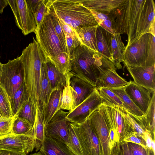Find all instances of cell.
I'll return each mask as SVG.
<instances>
[{
    "label": "cell",
    "instance_id": "obj_1",
    "mask_svg": "<svg viewBox=\"0 0 155 155\" xmlns=\"http://www.w3.org/2000/svg\"><path fill=\"white\" fill-rule=\"evenodd\" d=\"M155 13L153 0H126L109 13L114 20L116 33L127 34V47L145 34L155 35Z\"/></svg>",
    "mask_w": 155,
    "mask_h": 155
},
{
    "label": "cell",
    "instance_id": "obj_31",
    "mask_svg": "<svg viewBox=\"0 0 155 155\" xmlns=\"http://www.w3.org/2000/svg\"><path fill=\"white\" fill-rule=\"evenodd\" d=\"M37 110V108L30 97L16 116L26 120L33 126L35 120Z\"/></svg>",
    "mask_w": 155,
    "mask_h": 155
},
{
    "label": "cell",
    "instance_id": "obj_58",
    "mask_svg": "<svg viewBox=\"0 0 155 155\" xmlns=\"http://www.w3.org/2000/svg\"><path fill=\"white\" fill-rule=\"evenodd\" d=\"M2 64L0 62V79L2 70Z\"/></svg>",
    "mask_w": 155,
    "mask_h": 155
},
{
    "label": "cell",
    "instance_id": "obj_59",
    "mask_svg": "<svg viewBox=\"0 0 155 155\" xmlns=\"http://www.w3.org/2000/svg\"><path fill=\"white\" fill-rule=\"evenodd\" d=\"M3 117L1 112L0 111V118Z\"/></svg>",
    "mask_w": 155,
    "mask_h": 155
},
{
    "label": "cell",
    "instance_id": "obj_52",
    "mask_svg": "<svg viewBox=\"0 0 155 155\" xmlns=\"http://www.w3.org/2000/svg\"><path fill=\"white\" fill-rule=\"evenodd\" d=\"M0 155H27L24 152L0 150Z\"/></svg>",
    "mask_w": 155,
    "mask_h": 155
},
{
    "label": "cell",
    "instance_id": "obj_48",
    "mask_svg": "<svg viewBox=\"0 0 155 155\" xmlns=\"http://www.w3.org/2000/svg\"><path fill=\"white\" fill-rule=\"evenodd\" d=\"M142 138L145 141L147 149L151 150V142L152 137L150 132L147 129H146Z\"/></svg>",
    "mask_w": 155,
    "mask_h": 155
},
{
    "label": "cell",
    "instance_id": "obj_29",
    "mask_svg": "<svg viewBox=\"0 0 155 155\" xmlns=\"http://www.w3.org/2000/svg\"><path fill=\"white\" fill-rule=\"evenodd\" d=\"M34 128L35 148L36 152L40 150L45 136V128L43 117L38 108L33 125Z\"/></svg>",
    "mask_w": 155,
    "mask_h": 155
},
{
    "label": "cell",
    "instance_id": "obj_18",
    "mask_svg": "<svg viewBox=\"0 0 155 155\" xmlns=\"http://www.w3.org/2000/svg\"><path fill=\"white\" fill-rule=\"evenodd\" d=\"M126 0H79L84 7L90 10L109 13L120 7Z\"/></svg>",
    "mask_w": 155,
    "mask_h": 155
},
{
    "label": "cell",
    "instance_id": "obj_12",
    "mask_svg": "<svg viewBox=\"0 0 155 155\" xmlns=\"http://www.w3.org/2000/svg\"><path fill=\"white\" fill-rule=\"evenodd\" d=\"M35 148L34 128L30 134H13L0 137V150L24 152L28 154Z\"/></svg>",
    "mask_w": 155,
    "mask_h": 155
},
{
    "label": "cell",
    "instance_id": "obj_24",
    "mask_svg": "<svg viewBox=\"0 0 155 155\" xmlns=\"http://www.w3.org/2000/svg\"><path fill=\"white\" fill-rule=\"evenodd\" d=\"M30 98L25 82L9 99L13 117L15 116Z\"/></svg>",
    "mask_w": 155,
    "mask_h": 155
},
{
    "label": "cell",
    "instance_id": "obj_20",
    "mask_svg": "<svg viewBox=\"0 0 155 155\" xmlns=\"http://www.w3.org/2000/svg\"><path fill=\"white\" fill-rule=\"evenodd\" d=\"M116 70L110 69L107 71L96 84V88L114 89L123 87L127 85L129 82L120 76Z\"/></svg>",
    "mask_w": 155,
    "mask_h": 155
},
{
    "label": "cell",
    "instance_id": "obj_50",
    "mask_svg": "<svg viewBox=\"0 0 155 155\" xmlns=\"http://www.w3.org/2000/svg\"><path fill=\"white\" fill-rule=\"evenodd\" d=\"M59 19L64 34H68L77 37L76 33L69 26L66 24L62 20Z\"/></svg>",
    "mask_w": 155,
    "mask_h": 155
},
{
    "label": "cell",
    "instance_id": "obj_43",
    "mask_svg": "<svg viewBox=\"0 0 155 155\" xmlns=\"http://www.w3.org/2000/svg\"><path fill=\"white\" fill-rule=\"evenodd\" d=\"M155 36L149 33V50L148 57L145 65L155 64Z\"/></svg>",
    "mask_w": 155,
    "mask_h": 155
},
{
    "label": "cell",
    "instance_id": "obj_28",
    "mask_svg": "<svg viewBox=\"0 0 155 155\" xmlns=\"http://www.w3.org/2000/svg\"><path fill=\"white\" fill-rule=\"evenodd\" d=\"M109 89L120 98L123 103L124 109L127 112L137 116H141L145 115L135 104L127 94L124 87Z\"/></svg>",
    "mask_w": 155,
    "mask_h": 155
},
{
    "label": "cell",
    "instance_id": "obj_45",
    "mask_svg": "<svg viewBox=\"0 0 155 155\" xmlns=\"http://www.w3.org/2000/svg\"><path fill=\"white\" fill-rule=\"evenodd\" d=\"M109 14L110 18L103 21L99 25L111 34L114 35L117 33L114 21L111 15Z\"/></svg>",
    "mask_w": 155,
    "mask_h": 155
},
{
    "label": "cell",
    "instance_id": "obj_51",
    "mask_svg": "<svg viewBox=\"0 0 155 155\" xmlns=\"http://www.w3.org/2000/svg\"><path fill=\"white\" fill-rule=\"evenodd\" d=\"M120 144L123 155H133L128 145L127 142L122 141L120 143Z\"/></svg>",
    "mask_w": 155,
    "mask_h": 155
},
{
    "label": "cell",
    "instance_id": "obj_13",
    "mask_svg": "<svg viewBox=\"0 0 155 155\" xmlns=\"http://www.w3.org/2000/svg\"><path fill=\"white\" fill-rule=\"evenodd\" d=\"M103 103L96 88L84 101L69 112L66 117L70 122L79 124L86 120Z\"/></svg>",
    "mask_w": 155,
    "mask_h": 155
},
{
    "label": "cell",
    "instance_id": "obj_42",
    "mask_svg": "<svg viewBox=\"0 0 155 155\" xmlns=\"http://www.w3.org/2000/svg\"><path fill=\"white\" fill-rule=\"evenodd\" d=\"M122 141L137 144L142 146L145 149H147L144 140L142 137H139L136 133L133 131L127 133L121 142Z\"/></svg>",
    "mask_w": 155,
    "mask_h": 155
},
{
    "label": "cell",
    "instance_id": "obj_8",
    "mask_svg": "<svg viewBox=\"0 0 155 155\" xmlns=\"http://www.w3.org/2000/svg\"><path fill=\"white\" fill-rule=\"evenodd\" d=\"M105 119L109 130L117 132L120 143L125 135L133 131L125 117L124 109L110 105L103 102L99 107Z\"/></svg>",
    "mask_w": 155,
    "mask_h": 155
},
{
    "label": "cell",
    "instance_id": "obj_10",
    "mask_svg": "<svg viewBox=\"0 0 155 155\" xmlns=\"http://www.w3.org/2000/svg\"><path fill=\"white\" fill-rule=\"evenodd\" d=\"M149 50V33L142 35L137 40L126 47L124 55V64L144 66L147 60Z\"/></svg>",
    "mask_w": 155,
    "mask_h": 155
},
{
    "label": "cell",
    "instance_id": "obj_6",
    "mask_svg": "<svg viewBox=\"0 0 155 155\" xmlns=\"http://www.w3.org/2000/svg\"><path fill=\"white\" fill-rule=\"evenodd\" d=\"M25 71L21 56L2 64L0 86L11 98L25 81Z\"/></svg>",
    "mask_w": 155,
    "mask_h": 155
},
{
    "label": "cell",
    "instance_id": "obj_3",
    "mask_svg": "<svg viewBox=\"0 0 155 155\" xmlns=\"http://www.w3.org/2000/svg\"><path fill=\"white\" fill-rule=\"evenodd\" d=\"M21 56L24 68V82L31 99L38 108L41 70L47 57L34 37L33 41L23 50Z\"/></svg>",
    "mask_w": 155,
    "mask_h": 155
},
{
    "label": "cell",
    "instance_id": "obj_7",
    "mask_svg": "<svg viewBox=\"0 0 155 155\" xmlns=\"http://www.w3.org/2000/svg\"><path fill=\"white\" fill-rule=\"evenodd\" d=\"M70 123L80 142L83 155H103L100 141L88 118L80 124Z\"/></svg>",
    "mask_w": 155,
    "mask_h": 155
},
{
    "label": "cell",
    "instance_id": "obj_44",
    "mask_svg": "<svg viewBox=\"0 0 155 155\" xmlns=\"http://www.w3.org/2000/svg\"><path fill=\"white\" fill-rule=\"evenodd\" d=\"M66 41L67 53L70 54L74 49L81 45L77 36L68 34H64Z\"/></svg>",
    "mask_w": 155,
    "mask_h": 155
},
{
    "label": "cell",
    "instance_id": "obj_56",
    "mask_svg": "<svg viewBox=\"0 0 155 155\" xmlns=\"http://www.w3.org/2000/svg\"><path fill=\"white\" fill-rule=\"evenodd\" d=\"M30 155H46L44 153H42L40 151L38 152L33 153L30 154Z\"/></svg>",
    "mask_w": 155,
    "mask_h": 155
},
{
    "label": "cell",
    "instance_id": "obj_38",
    "mask_svg": "<svg viewBox=\"0 0 155 155\" xmlns=\"http://www.w3.org/2000/svg\"><path fill=\"white\" fill-rule=\"evenodd\" d=\"M0 111L3 117H13L9 98L4 90L0 86Z\"/></svg>",
    "mask_w": 155,
    "mask_h": 155
},
{
    "label": "cell",
    "instance_id": "obj_19",
    "mask_svg": "<svg viewBox=\"0 0 155 155\" xmlns=\"http://www.w3.org/2000/svg\"><path fill=\"white\" fill-rule=\"evenodd\" d=\"M40 151L46 155H75L66 145L46 136Z\"/></svg>",
    "mask_w": 155,
    "mask_h": 155
},
{
    "label": "cell",
    "instance_id": "obj_54",
    "mask_svg": "<svg viewBox=\"0 0 155 155\" xmlns=\"http://www.w3.org/2000/svg\"><path fill=\"white\" fill-rule=\"evenodd\" d=\"M8 5L7 0H0V13H3L4 8Z\"/></svg>",
    "mask_w": 155,
    "mask_h": 155
},
{
    "label": "cell",
    "instance_id": "obj_2",
    "mask_svg": "<svg viewBox=\"0 0 155 155\" xmlns=\"http://www.w3.org/2000/svg\"><path fill=\"white\" fill-rule=\"evenodd\" d=\"M70 55L69 72L95 86L107 71L116 69L111 61L99 52H96L83 45L75 48Z\"/></svg>",
    "mask_w": 155,
    "mask_h": 155
},
{
    "label": "cell",
    "instance_id": "obj_37",
    "mask_svg": "<svg viewBox=\"0 0 155 155\" xmlns=\"http://www.w3.org/2000/svg\"><path fill=\"white\" fill-rule=\"evenodd\" d=\"M155 92L153 94L151 101L145 114L147 129L150 132L152 138H155Z\"/></svg>",
    "mask_w": 155,
    "mask_h": 155
},
{
    "label": "cell",
    "instance_id": "obj_36",
    "mask_svg": "<svg viewBox=\"0 0 155 155\" xmlns=\"http://www.w3.org/2000/svg\"><path fill=\"white\" fill-rule=\"evenodd\" d=\"M50 60L62 74L65 75L70 71V55L67 53L63 52Z\"/></svg>",
    "mask_w": 155,
    "mask_h": 155
},
{
    "label": "cell",
    "instance_id": "obj_21",
    "mask_svg": "<svg viewBox=\"0 0 155 155\" xmlns=\"http://www.w3.org/2000/svg\"><path fill=\"white\" fill-rule=\"evenodd\" d=\"M112 35L100 26H97L96 38L98 52L113 63L111 45Z\"/></svg>",
    "mask_w": 155,
    "mask_h": 155
},
{
    "label": "cell",
    "instance_id": "obj_41",
    "mask_svg": "<svg viewBox=\"0 0 155 155\" xmlns=\"http://www.w3.org/2000/svg\"><path fill=\"white\" fill-rule=\"evenodd\" d=\"M15 117L0 118V137L13 134L12 129Z\"/></svg>",
    "mask_w": 155,
    "mask_h": 155
},
{
    "label": "cell",
    "instance_id": "obj_9",
    "mask_svg": "<svg viewBox=\"0 0 155 155\" xmlns=\"http://www.w3.org/2000/svg\"><path fill=\"white\" fill-rule=\"evenodd\" d=\"M14 14L16 25L26 35L37 28L35 15L26 0H7Z\"/></svg>",
    "mask_w": 155,
    "mask_h": 155
},
{
    "label": "cell",
    "instance_id": "obj_16",
    "mask_svg": "<svg viewBox=\"0 0 155 155\" xmlns=\"http://www.w3.org/2000/svg\"><path fill=\"white\" fill-rule=\"evenodd\" d=\"M67 73L72 95L73 110L86 99L94 91L96 87L74 76L70 72Z\"/></svg>",
    "mask_w": 155,
    "mask_h": 155
},
{
    "label": "cell",
    "instance_id": "obj_39",
    "mask_svg": "<svg viewBox=\"0 0 155 155\" xmlns=\"http://www.w3.org/2000/svg\"><path fill=\"white\" fill-rule=\"evenodd\" d=\"M69 131V147L75 155H83L80 142L70 123Z\"/></svg>",
    "mask_w": 155,
    "mask_h": 155
},
{
    "label": "cell",
    "instance_id": "obj_55",
    "mask_svg": "<svg viewBox=\"0 0 155 155\" xmlns=\"http://www.w3.org/2000/svg\"><path fill=\"white\" fill-rule=\"evenodd\" d=\"M151 150L153 151L154 154L155 155V138H152L151 142Z\"/></svg>",
    "mask_w": 155,
    "mask_h": 155
},
{
    "label": "cell",
    "instance_id": "obj_47",
    "mask_svg": "<svg viewBox=\"0 0 155 155\" xmlns=\"http://www.w3.org/2000/svg\"><path fill=\"white\" fill-rule=\"evenodd\" d=\"M98 25L110 17L109 13H104L94 10H90Z\"/></svg>",
    "mask_w": 155,
    "mask_h": 155
},
{
    "label": "cell",
    "instance_id": "obj_14",
    "mask_svg": "<svg viewBox=\"0 0 155 155\" xmlns=\"http://www.w3.org/2000/svg\"><path fill=\"white\" fill-rule=\"evenodd\" d=\"M88 119L99 140L103 155H110L111 150L109 147V130L99 107L90 115Z\"/></svg>",
    "mask_w": 155,
    "mask_h": 155
},
{
    "label": "cell",
    "instance_id": "obj_22",
    "mask_svg": "<svg viewBox=\"0 0 155 155\" xmlns=\"http://www.w3.org/2000/svg\"><path fill=\"white\" fill-rule=\"evenodd\" d=\"M46 62L44 64L41 70L38 108L42 117L52 91L47 74L45 67Z\"/></svg>",
    "mask_w": 155,
    "mask_h": 155
},
{
    "label": "cell",
    "instance_id": "obj_27",
    "mask_svg": "<svg viewBox=\"0 0 155 155\" xmlns=\"http://www.w3.org/2000/svg\"><path fill=\"white\" fill-rule=\"evenodd\" d=\"M63 90L57 89L52 91L51 92L43 116L45 126L58 111L60 97Z\"/></svg>",
    "mask_w": 155,
    "mask_h": 155
},
{
    "label": "cell",
    "instance_id": "obj_35",
    "mask_svg": "<svg viewBox=\"0 0 155 155\" xmlns=\"http://www.w3.org/2000/svg\"><path fill=\"white\" fill-rule=\"evenodd\" d=\"M12 129L13 134L24 135L30 133L33 130V126L26 120L15 116Z\"/></svg>",
    "mask_w": 155,
    "mask_h": 155
},
{
    "label": "cell",
    "instance_id": "obj_40",
    "mask_svg": "<svg viewBox=\"0 0 155 155\" xmlns=\"http://www.w3.org/2000/svg\"><path fill=\"white\" fill-rule=\"evenodd\" d=\"M52 0H42L35 15L37 27L39 25L45 15L48 12L49 6L52 3Z\"/></svg>",
    "mask_w": 155,
    "mask_h": 155
},
{
    "label": "cell",
    "instance_id": "obj_11",
    "mask_svg": "<svg viewBox=\"0 0 155 155\" xmlns=\"http://www.w3.org/2000/svg\"><path fill=\"white\" fill-rule=\"evenodd\" d=\"M69 112L62 110H59L45 126V136L64 143L69 147L70 122L66 118Z\"/></svg>",
    "mask_w": 155,
    "mask_h": 155
},
{
    "label": "cell",
    "instance_id": "obj_25",
    "mask_svg": "<svg viewBox=\"0 0 155 155\" xmlns=\"http://www.w3.org/2000/svg\"><path fill=\"white\" fill-rule=\"evenodd\" d=\"M97 26L81 28L76 33L81 45H83L97 52H98L96 42V32Z\"/></svg>",
    "mask_w": 155,
    "mask_h": 155
},
{
    "label": "cell",
    "instance_id": "obj_34",
    "mask_svg": "<svg viewBox=\"0 0 155 155\" xmlns=\"http://www.w3.org/2000/svg\"><path fill=\"white\" fill-rule=\"evenodd\" d=\"M65 75L67 81L66 85L63 88L61 94L58 110H62L71 111L72 110L73 97L67 73Z\"/></svg>",
    "mask_w": 155,
    "mask_h": 155
},
{
    "label": "cell",
    "instance_id": "obj_33",
    "mask_svg": "<svg viewBox=\"0 0 155 155\" xmlns=\"http://www.w3.org/2000/svg\"><path fill=\"white\" fill-rule=\"evenodd\" d=\"M52 3L49 7V13L54 30L59 40L63 50L64 52L67 53L65 36L61 25L59 18L55 12Z\"/></svg>",
    "mask_w": 155,
    "mask_h": 155
},
{
    "label": "cell",
    "instance_id": "obj_53",
    "mask_svg": "<svg viewBox=\"0 0 155 155\" xmlns=\"http://www.w3.org/2000/svg\"><path fill=\"white\" fill-rule=\"evenodd\" d=\"M110 155H123L120 143H118L112 149Z\"/></svg>",
    "mask_w": 155,
    "mask_h": 155
},
{
    "label": "cell",
    "instance_id": "obj_46",
    "mask_svg": "<svg viewBox=\"0 0 155 155\" xmlns=\"http://www.w3.org/2000/svg\"><path fill=\"white\" fill-rule=\"evenodd\" d=\"M127 144L133 155H147V150L142 146L130 142H128Z\"/></svg>",
    "mask_w": 155,
    "mask_h": 155
},
{
    "label": "cell",
    "instance_id": "obj_26",
    "mask_svg": "<svg viewBox=\"0 0 155 155\" xmlns=\"http://www.w3.org/2000/svg\"><path fill=\"white\" fill-rule=\"evenodd\" d=\"M111 45L113 63L116 69H121L122 67L120 63L124 61L125 46L122 40L120 34H116L112 35Z\"/></svg>",
    "mask_w": 155,
    "mask_h": 155
},
{
    "label": "cell",
    "instance_id": "obj_30",
    "mask_svg": "<svg viewBox=\"0 0 155 155\" xmlns=\"http://www.w3.org/2000/svg\"><path fill=\"white\" fill-rule=\"evenodd\" d=\"M125 117L132 131L142 137L145 130L147 129L145 114L141 116H137L130 114L125 110Z\"/></svg>",
    "mask_w": 155,
    "mask_h": 155
},
{
    "label": "cell",
    "instance_id": "obj_15",
    "mask_svg": "<svg viewBox=\"0 0 155 155\" xmlns=\"http://www.w3.org/2000/svg\"><path fill=\"white\" fill-rule=\"evenodd\" d=\"M124 87L125 90L135 104L145 114L150 104L153 91L130 80Z\"/></svg>",
    "mask_w": 155,
    "mask_h": 155
},
{
    "label": "cell",
    "instance_id": "obj_32",
    "mask_svg": "<svg viewBox=\"0 0 155 155\" xmlns=\"http://www.w3.org/2000/svg\"><path fill=\"white\" fill-rule=\"evenodd\" d=\"M96 88L103 102L108 105L117 106L124 109L123 103L120 98L109 89L105 87Z\"/></svg>",
    "mask_w": 155,
    "mask_h": 155
},
{
    "label": "cell",
    "instance_id": "obj_4",
    "mask_svg": "<svg viewBox=\"0 0 155 155\" xmlns=\"http://www.w3.org/2000/svg\"><path fill=\"white\" fill-rule=\"evenodd\" d=\"M52 5L58 18L69 26L76 34L81 28L98 25L90 10L79 0H52Z\"/></svg>",
    "mask_w": 155,
    "mask_h": 155
},
{
    "label": "cell",
    "instance_id": "obj_57",
    "mask_svg": "<svg viewBox=\"0 0 155 155\" xmlns=\"http://www.w3.org/2000/svg\"><path fill=\"white\" fill-rule=\"evenodd\" d=\"M147 155H155L152 150L147 149Z\"/></svg>",
    "mask_w": 155,
    "mask_h": 155
},
{
    "label": "cell",
    "instance_id": "obj_17",
    "mask_svg": "<svg viewBox=\"0 0 155 155\" xmlns=\"http://www.w3.org/2000/svg\"><path fill=\"white\" fill-rule=\"evenodd\" d=\"M125 65L134 82L152 91H155V64L144 66Z\"/></svg>",
    "mask_w": 155,
    "mask_h": 155
},
{
    "label": "cell",
    "instance_id": "obj_23",
    "mask_svg": "<svg viewBox=\"0 0 155 155\" xmlns=\"http://www.w3.org/2000/svg\"><path fill=\"white\" fill-rule=\"evenodd\" d=\"M45 67L48 80L52 91L63 90L66 85V75L61 73L47 57Z\"/></svg>",
    "mask_w": 155,
    "mask_h": 155
},
{
    "label": "cell",
    "instance_id": "obj_49",
    "mask_svg": "<svg viewBox=\"0 0 155 155\" xmlns=\"http://www.w3.org/2000/svg\"><path fill=\"white\" fill-rule=\"evenodd\" d=\"M43 0H27V2L34 15Z\"/></svg>",
    "mask_w": 155,
    "mask_h": 155
},
{
    "label": "cell",
    "instance_id": "obj_5",
    "mask_svg": "<svg viewBox=\"0 0 155 155\" xmlns=\"http://www.w3.org/2000/svg\"><path fill=\"white\" fill-rule=\"evenodd\" d=\"M34 32L36 40L50 60L65 52L54 30L49 11Z\"/></svg>",
    "mask_w": 155,
    "mask_h": 155
}]
</instances>
